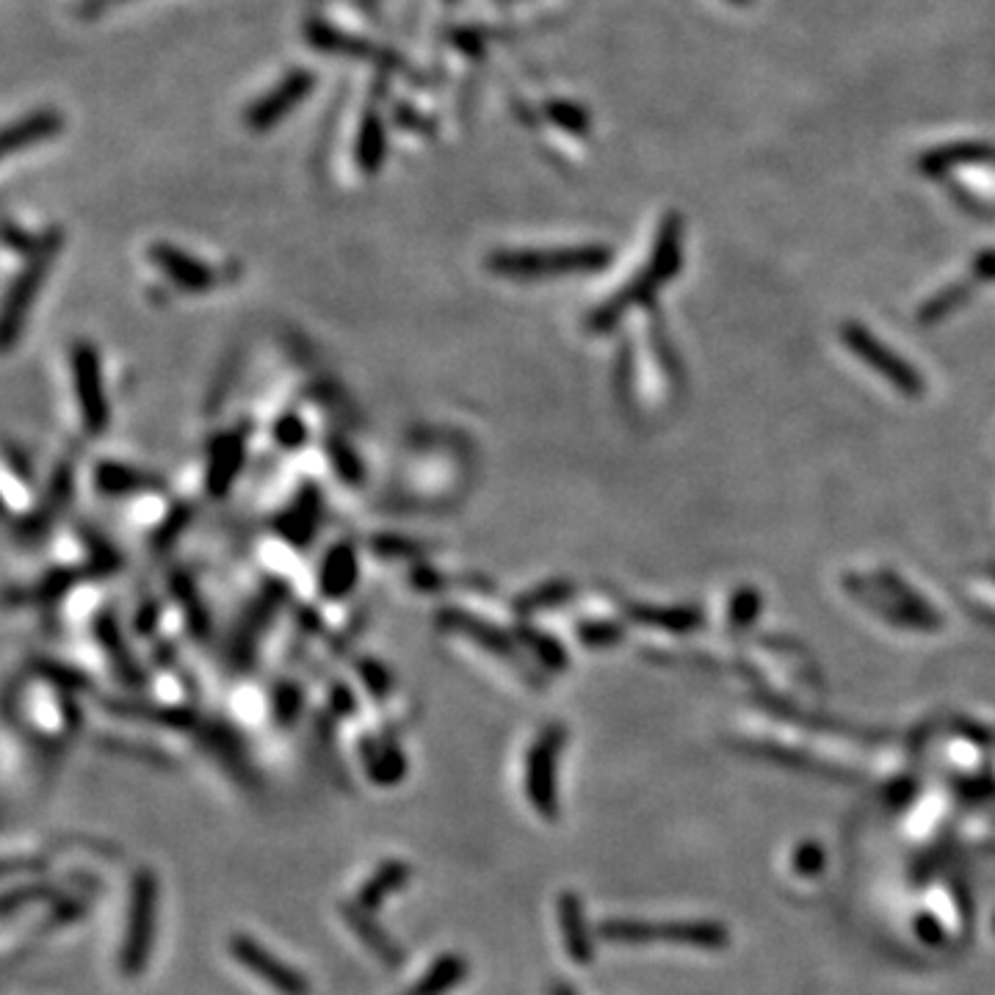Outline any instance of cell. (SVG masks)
Segmentation results:
<instances>
[{
  "label": "cell",
  "mask_w": 995,
  "mask_h": 995,
  "mask_svg": "<svg viewBox=\"0 0 995 995\" xmlns=\"http://www.w3.org/2000/svg\"><path fill=\"white\" fill-rule=\"evenodd\" d=\"M310 39L316 42V48L330 50V53H346V56H366L371 53V45L363 42V39H354L348 34H341L335 28H327V25H312Z\"/></svg>",
  "instance_id": "obj_19"
},
{
  "label": "cell",
  "mask_w": 995,
  "mask_h": 995,
  "mask_svg": "<svg viewBox=\"0 0 995 995\" xmlns=\"http://www.w3.org/2000/svg\"><path fill=\"white\" fill-rule=\"evenodd\" d=\"M59 249L61 233L59 230H50L37 253L30 255V258H25V266L20 269L17 280L9 285L7 305H3V348H7V352H12L17 337L23 335L25 321H28L30 310L37 305V296L39 291H42L45 280H48V271L50 266H53Z\"/></svg>",
  "instance_id": "obj_3"
},
{
  "label": "cell",
  "mask_w": 995,
  "mask_h": 995,
  "mask_svg": "<svg viewBox=\"0 0 995 995\" xmlns=\"http://www.w3.org/2000/svg\"><path fill=\"white\" fill-rule=\"evenodd\" d=\"M564 750V727L548 725L535 744L528 747L526 756V794L528 802L535 804L537 813L548 822H556L558 797H556V769Z\"/></svg>",
  "instance_id": "obj_5"
},
{
  "label": "cell",
  "mask_w": 995,
  "mask_h": 995,
  "mask_svg": "<svg viewBox=\"0 0 995 995\" xmlns=\"http://www.w3.org/2000/svg\"><path fill=\"white\" fill-rule=\"evenodd\" d=\"M91 484L100 492L102 498H125V495H142V492L152 490L150 479L142 470L127 468L122 462H100L91 476Z\"/></svg>",
  "instance_id": "obj_14"
},
{
  "label": "cell",
  "mask_w": 995,
  "mask_h": 995,
  "mask_svg": "<svg viewBox=\"0 0 995 995\" xmlns=\"http://www.w3.org/2000/svg\"><path fill=\"white\" fill-rule=\"evenodd\" d=\"M558 921H562L564 946H567L570 959L578 962V966H587L589 959H592V943H589L581 899L576 894H562V899H558Z\"/></svg>",
  "instance_id": "obj_13"
},
{
  "label": "cell",
  "mask_w": 995,
  "mask_h": 995,
  "mask_svg": "<svg viewBox=\"0 0 995 995\" xmlns=\"http://www.w3.org/2000/svg\"><path fill=\"white\" fill-rule=\"evenodd\" d=\"M468 976V962L459 954H445L429 968L423 979L413 984L404 995H445L449 990H454L462 979Z\"/></svg>",
  "instance_id": "obj_18"
},
{
  "label": "cell",
  "mask_w": 995,
  "mask_h": 995,
  "mask_svg": "<svg viewBox=\"0 0 995 995\" xmlns=\"http://www.w3.org/2000/svg\"><path fill=\"white\" fill-rule=\"evenodd\" d=\"M354 587H357V545L337 542L327 551L324 562L318 564L316 592L324 600H341Z\"/></svg>",
  "instance_id": "obj_11"
},
{
  "label": "cell",
  "mask_w": 995,
  "mask_h": 995,
  "mask_svg": "<svg viewBox=\"0 0 995 995\" xmlns=\"http://www.w3.org/2000/svg\"><path fill=\"white\" fill-rule=\"evenodd\" d=\"M312 86H316V75H312L310 70H294V73L285 75L274 89L266 91L263 97H258V100L249 106V111H246V125L253 127V131H269L277 122L285 120V116L310 95Z\"/></svg>",
  "instance_id": "obj_9"
},
{
  "label": "cell",
  "mask_w": 995,
  "mask_h": 995,
  "mask_svg": "<svg viewBox=\"0 0 995 995\" xmlns=\"http://www.w3.org/2000/svg\"><path fill=\"white\" fill-rule=\"evenodd\" d=\"M407 880H409V865L404 863V860H388V863H384L382 869H379L377 874H373L371 880L363 885V890L357 894L354 905L363 907V910H368V912L379 910V905H382V901L388 899L393 890L404 887V882Z\"/></svg>",
  "instance_id": "obj_17"
},
{
  "label": "cell",
  "mask_w": 995,
  "mask_h": 995,
  "mask_svg": "<svg viewBox=\"0 0 995 995\" xmlns=\"http://www.w3.org/2000/svg\"><path fill=\"white\" fill-rule=\"evenodd\" d=\"M230 954L238 966L249 968L260 982L269 984L271 990H277L280 995H307L310 984L302 976L296 968L285 966L280 957L260 946L255 937L249 935H233L230 937Z\"/></svg>",
  "instance_id": "obj_8"
},
{
  "label": "cell",
  "mask_w": 995,
  "mask_h": 995,
  "mask_svg": "<svg viewBox=\"0 0 995 995\" xmlns=\"http://www.w3.org/2000/svg\"><path fill=\"white\" fill-rule=\"evenodd\" d=\"M147 263L172 285L174 294L202 296L222 285V274H219L208 260L186 253L181 246L167 244V241L150 244V249H147Z\"/></svg>",
  "instance_id": "obj_6"
},
{
  "label": "cell",
  "mask_w": 995,
  "mask_h": 995,
  "mask_svg": "<svg viewBox=\"0 0 995 995\" xmlns=\"http://www.w3.org/2000/svg\"><path fill=\"white\" fill-rule=\"evenodd\" d=\"M603 263L598 249H495L487 255L484 269L501 280H545V277L592 271Z\"/></svg>",
  "instance_id": "obj_2"
},
{
  "label": "cell",
  "mask_w": 995,
  "mask_h": 995,
  "mask_svg": "<svg viewBox=\"0 0 995 995\" xmlns=\"http://www.w3.org/2000/svg\"><path fill=\"white\" fill-rule=\"evenodd\" d=\"M158 916V876L150 869H138L131 882V905H127V926L122 941L120 966L127 979L142 976L150 959L152 930Z\"/></svg>",
  "instance_id": "obj_4"
},
{
  "label": "cell",
  "mask_w": 995,
  "mask_h": 995,
  "mask_svg": "<svg viewBox=\"0 0 995 995\" xmlns=\"http://www.w3.org/2000/svg\"><path fill=\"white\" fill-rule=\"evenodd\" d=\"M600 935L606 941L619 943H648V941H675L691 943V946H725L727 932L720 923H644V921H606L600 926Z\"/></svg>",
  "instance_id": "obj_7"
},
{
  "label": "cell",
  "mask_w": 995,
  "mask_h": 995,
  "mask_svg": "<svg viewBox=\"0 0 995 995\" xmlns=\"http://www.w3.org/2000/svg\"><path fill=\"white\" fill-rule=\"evenodd\" d=\"M384 152H388V133H384V122L377 111H368L360 122V133H357L354 161H357V167H360L363 174H373L382 169Z\"/></svg>",
  "instance_id": "obj_15"
},
{
  "label": "cell",
  "mask_w": 995,
  "mask_h": 995,
  "mask_svg": "<svg viewBox=\"0 0 995 995\" xmlns=\"http://www.w3.org/2000/svg\"><path fill=\"white\" fill-rule=\"evenodd\" d=\"M551 995H576V990H573L570 984L556 982V984H551Z\"/></svg>",
  "instance_id": "obj_20"
},
{
  "label": "cell",
  "mask_w": 995,
  "mask_h": 995,
  "mask_svg": "<svg viewBox=\"0 0 995 995\" xmlns=\"http://www.w3.org/2000/svg\"><path fill=\"white\" fill-rule=\"evenodd\" d=\"M343 918H346L348 926L360 935V941L366 943V946L371 948L379 959H382L384 966H398V962H402L404 959L402 948H398L396 943L390 941V937L379 930L377 923L371 921V916H368V910H363V907H357V905H343Z\"/></svg>",
  "instance_id": "obj_16"
},
{
  "label": "cell",
  "mask_w": 995,
  "mask_h": 995,
  "mask_svg": "<svg viewBox=\"0 0 995 995\" xmlns=\"http://www.w3.org/2000/svg\"><path fill=\"white\" fill-rule=\"evenodd\" d=\"M66 368H70V393H73V409L81 432L100 438L111 423V407L100 352L95 343L75 341L66 354Z\"/></svg>",
  "instance_id": "obj_1"
},
{
  "label": "cell",
  "mask_w": 995,
  "mask_h": 995,
  "mask_svg": "<svg viewBox=\"0 0 995 995\" xmlns=\"http://www.w3.org/2000/svg\"><path fill=\"white\" fill-rule=\"evenodd\" d=\"M61 127H64V116L56 109H37L34 114L20 116L14 125L3 131V156H14L20 150L50 142L59 136Z\"/></svg>",
  "instance_id": "obj_12"
},
{
  "label": "cell",
  "mask_w": 995,
  "mask_h": 995,
  "mask_svg": "<svg viewBox=\"0 0 995 995\" xmlns=\"http://www.w3.org/2000/svg\"><path fill=\"white\" fill-rule=\"evenodd\" d=\"M246 432H224L210 440V449L205 454V476L202 484L210 498H224L233 490L241 468L246 459Z\"/></svg>",
  "instance_id": "obj_10"
}]
</instances>
